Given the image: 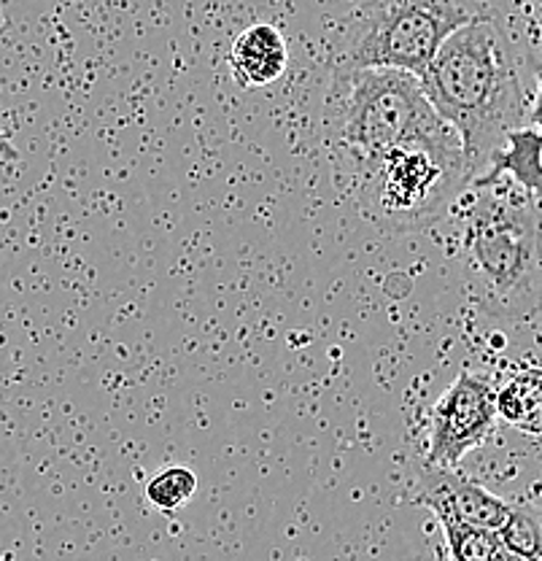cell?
Returning a JSON list of instances; mask_svg holds the SVG:
<instances>
[{"label":"cell","instance_id":"cell-1","mask_svg":"<svg viewBox=\"0 0 542 561\" xmlns=\"http://www.w3.org/2000/svg\"><path fill=\"white\" fill-rule=\"evenodd\" d=\"M427 101L462 140L470 184L488 168L512 130L527 125V92L507 33L475 16L442 41L418 76Z\"/></svg>","mask_w":542,"mask_h":561},{"label":"cell","instance_id":"cell-2","mask_svg":"<svg viewBox=\"0 0 542 561\" xmlns=\"http://www.w3.org/2000/svg\"><path fill=\"white\" fill-rule=\"evenodd\" d=\"M462 203V262L486 313L527 321L542 313L540 203L507 175L475 179Z\"/></svg>","mask_w":542,"mask_h":561},{"label":"cell","instance_id":"cell-3","mask_svg":"<svg viewBox=\"0 0 542 561\" xmlns=\"http://www.w3.org/2000/svg\"><path fill=\"white\" fill-rule=\"evenodd\" d=\"M470 186V168L457 133L437 122L429 130L383 151L341 190L370 225L389 236L422 232L448 214Z\"/></svg>","mask_w":542,"mask_h":561},{"label":"cell","instance_id":"cell-4","mask_svg":"<svg viewBox=\"0 0 542 561\" xmlns=\"http://www.w3.org/2000/svg\"><path fill=\"white\" fill-rule=\"evenodd\" d=\"M437 122L440 114L418 76L392 68L332 70L322 125L337 184Z\"/></svg>","mask_w":542,"mask_h":561},{"label":"cell","instance_id":"cell-5","mask_svg":"<svg viewBox=\"0 0 542 561\" xmlns=\"http://www.w3.org/2000/svg\"><path fill=\"white\" fill-rule=\"evenodd\" d=\"M475 16L462 0H365L332 46V70L392 68L422 76L442 41Z\"/></svg>","mask_w":542,"mask_h":561},{"label":"cell","instance_id":"cell-6","mask_svg":"<svg viewBox=\"0 0 542 561\" xmlns=\"http://www.w3.org/2000/svg\"><path fill=\"white\" fill-rule=\"evenodd\" d=\"M497 419L494 383L462 370L429 413L427 465L457 470L464 456L488 440Z\"/></svg>","mask_w":542,"mask_h":561},{"label":"cell","instance_id":"cell-7","mask_svg":"<svg viewBox=\"0 0 542 561\" xmlns=\"http://www.w3.org/2000/svg\"><path fill=\"white\" fill-rule=\"evenodd\" d=\"M416 502L429 507L437 518H451L488 531H499L510 513V502H505L503 496L451 467L435 465H427L418 476Z\"/></svg>","mask_w":542,"mask_h":561},{"label":"cell","instance_id":"cell-8","mask_svg":"<svg viewBox=\"0 0 542 561\" xmlns=\"http://www.w3.org/2000/svg\"><path fill=\"white\" fill-rule=\"evenodd\" d=\"M289 44L284 33L270 22H254L238 33L230 46L232 79L243 90L270 87L287 73Z\"/></svg>","mask_w":542,"mask_h":561},{"label":"cell","instance_id":"cell-9","mask_svg":"<svg viewBox=\"0 0 542 561\" xmlns=\"http://www.w3.org/2000/svg\"><path fill=\"white\" fill-rule=\"evenodd\" d=\"M507 175L521 190L542 201V136L534 127L523 125L505 138L503 149L492 157L488 168L477 179Z\"/></svg>","mask_w":542,"mask_h":561},{"label":"cell","instance_id":"cell-10","mask_svg":"<svg viewBox=\"0 0 542 561\" xmlns=\"http://www.w3.org/2000/svg\"><path fill=\"white\" fill-rule=\"evenodd\" d=\"M497 416L527 435H542V367H523L497 389Z\"/></svg>","mask_w":542,"mask_h":561},{"label":"cell","instance_id":"cell-11","mask_svg":"<svg viewBox=\"0 0 542 561\" xmlns=\"http://www.w3.org/2000/svg\"><path fill=\"white\" fill-rule=\"evenodd\" d=\"M446 535L448 553L451 561H512L516 553H510L497 537V531L477 529V526H468L451 522V518H437Z\"/></svg>","mask_w":542,"mask_h":561},{"label":"cell","instance_id":"cell-12","mask_svg":"<svg viewBox=\"0 0 542 561\" xmlns=\"http://www.w3.org/2000/svg\"><path fill=\"white\" fill-rule=\"evenodd\" d=\"M497 537L503 546L516 557L527 561H542V513L534 511L532 505H512L507 513L505 524L499 526Z\"/></svg>","mask_w":542,"mask_h":561},{"label":"cell","instance_id":"cell-13","mask_svg":"<svg viewBox=\"0 0 542 561\" xmlns=\"http://www.w3.org/2000/svg\"><path fill=\"white\" fill-rule=\"evenodd\" d=\"M197 494V476L189 467H162L146 481V502L162 513H173L189 505Z\"/></svg>","mask_w":542,"mask_h":561},{"label":"cell","instance_id":"cell-14","mask_svg":"<svg viewBox=\"0 0 542 561\" xmlns=\"http://www.w3.org/2000/svg\"><path fill=\"white\" fill-rule=\"evenodd\" d=\"M534 79H538V95H534L532 108H529L527 114V125L534 127V130L542 136V62L540 66H534Z\"/></svg>","mask_w":542,"mask_h":561},{"label":"cell","instance_id":"cell-15","mask_svg":"<svg viewBox=\"0 0 542 561\" xmlns=\"http://www.w3.org/2000/svg\"><path fill=\"white\" fill-rule=\"evenodd\" d=\"M0 160H3V162H16V160H20V151L14 149V144H11V140L5 138L3 133H0Z\"/></svg>","mask_w":542,"mask_h":561},{"label":"cell","instance_id":"cell-16","mask_svg":"<svg viewBox=\"0 0 542 561\" xmlns=\"http://www.w3.org/2000/svg\"><path fill=\"white\" fill-rule=\"evenodd\" d=\"M540 203V225H542V201H538Z\"/></svg>","mask_w":542,"mask_h":561},{"label":"cell","instance_id":"cell-17","mask_svg":"<svg viewBox=\"0 0 542 561\" xmlns=\"http://www.w3.org/2000/svg\"><path fill=\"white\" fill-rule=\"evenodd\" d=\"M512 561H527V559H521V557H516V559H512Z\"/></svg>","mask_w":542,"mask_h":561}]
</instances>
